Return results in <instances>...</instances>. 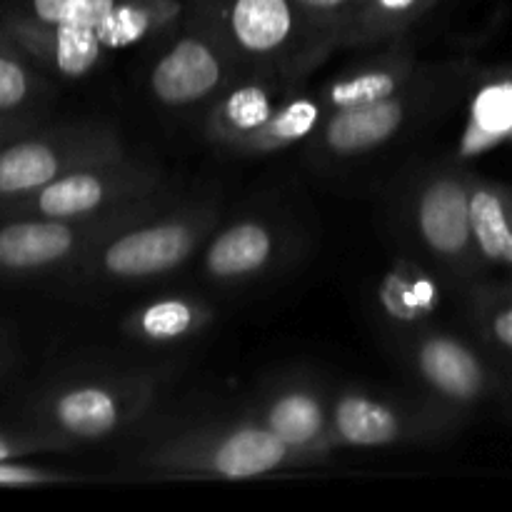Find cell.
<instances>
[{"label":"cell","mask_w":512,"mask_h":512,"mask_svg":"<svg viewBox=\"0 0 512 512\" xmlns=\"http://www.w3.org/2000/svg\"><path fill=\"white\" fill-rule=\"evenodd\" d=\"M185 0H120L93 33L108 53L170 33L185 18Z\"/></svg>","instance_id":"44dd1931"},{"label":"cell","mask_w":512,"mask_h":512,"mask_svg":"<svg viewBox=\"0 0 512 512\" xmlns=\"http://www.w3.org/2000/svg\"><path fill=\"white\" fill-rule=\"evenodd\" d=\"M73 480H75V475L65 473V470L28 465V463H23V458L0 460V485H8V488L58 485V483H73Z\"/></svg>","instance_id":"f1b7e54d"},{"label":"cell","mask_w":512,"mask_h":512,"mask_svg":"<svg viewBox=\"0 0 512 512\" xmlns=\"http://www.w3.org/2000/svg\"><path fill=\"white\" fill-rule=\"evenodd\" d=\"M215 318L208 300L198 295H160L135 305L120 323L125 338L148 345H175L203 333Z\"/></svg>","instance_id":"d6986e66"},{"label":"cell","mask_w":512,"mask_h":512,"mask_svg":"<svg viewBox=\"0 0 512 512\" xmlns=\"http://www.w3.org/2000/svg\"><path fill=\"white\" fill-rule=\"evenodd\" d=\"M473 175L468 163L453 158L425 168L408 190V225L423 260L463 290L483 280L485 270L470 213Z\"/></svg>","instance_id":"277c9868"},{"label":"cell","mask_w":512,"mask_h":512,"mask_svg":"<svg viewBox=\"0 0 512 512\" xmlns=\"http://www.w3.org/2000/svg\"><path fill=\"white\" fill-rule=\"evenodd\" d=\"M225 40L245 73L300 83L330 50L310 33L293 0H185Z\"/></svg>","instance_id":"3957f363"},{"label":"cell","mask_w":512,"mask_h":512,"mask_svg":"<svg viewBox=\"0 0 512 512\" xmlns=\"http://www.w3.org/2000/svg\"><path fill=\"white\" fill-rule=\"evenodd\" d=\"M328 108L320 100L318 90L313 93H303V90H295L283 105L273 113V118L265 125H260L255 133H250L248 138L240 140L230 153L238 155H268V153H280V150H288L298 143H308L315 133L320 130V125L328 118Z\"/></svg>","instance_id":"7402d4cb"},{"label":"cell","mask_w":512,"mask_h":512,"mask_svg":"<svg viewBox=\"0 0 512 512\" xmlns=\"http://www.w3.org/2000/svg\"><path fill=\"white\" fill-rule=\"evenodd\" d=\"M468 315L490 358L512 365V278L500 283L478 280L465 290Z\"/></svg>","instance_id":"d4e9b609"},{"label":"cell","mask_w":512,"mask_h":512,"mask_svg":"<svg viewBox=\"0 0 512 512\" xmlns=\"http://www.w3.org/2000/svg\"><path fill=\"white\" fill-rule=\"evenodd\" d=\"M75 448L68 440L50 435L40 428H25V430H10L0 428V460H18L30 458V455L43 453H60V450Z\"/></svg>","instance_id":"83f0119b"},{"label":"cell","mask_w":512,"mask_h":512,"mask_svg":"<svg viewBox=\"0 0 512 512\" xmlns=\"http://www.w3.org/2000/svg\"><path fill=\"white\" fill-rule=\"evenodd\" d=\"M218 223L220 208L213 200L160 205L100 240L70 278L105 285L165 278L200 253Z\"/></svg>","instance_id":"7a4b0ae2"},{"label":"cell","mask_w":512,"mask_h":512,"mask_svg":"<svg viewBox=\"0 0 512 512\" xmlns=\"http://www.w3.org/2000/svg\"><path fill=\"white\" fill-rule=\"evenodd\" d=\"M120 0H0V25L93 30Z\"/></svg>","instance_id":"603a6c76"},{"label":"cell","mask_w":512,"mask_h":512,"mask_svg":"<svg viewBox=\"0 0 512 512\" xmlns=\"http://www.w3.org/2000/svg\"><path fill=\"white\" fill-rule=\"evenodd\" d=\"M460 425L463 415L428 398L410 403L363 388H343L330 395V445L335 453L433 443L458 433Z\"/></svg>","instance_id":"ba28073f"},{"label":"cell","mask_w":512,"mask_h":512,"mask_svg":"<svg viewBox=\"0 0 512 512\" xmlns=\"http://www.w3.org/2000/svg\"><path fill=\"white\" fill-rule=\"evenodd\" d=\"M400 355L423 398L465 415L500 393V375L490 355L453 330L435 323L400 330Z\"/></svg>","instance_id":"8fae6325"},{"label":"cell","mask_w":512,"mask_h":512,"mask_svg":"<svg viewBox=\"0 0 512 512\" xmlns=\"http://www.w3.org/2000/svg\"><path fill=\"white\" fill-rule=\"evenodd\" d=\"M0 38H8V33L3 30V25H0Z\"/></svg>","instance_id":"1f68e13d"},{"label":"cell","mask_w":512,"mask_h":512,"mask_svg":"<svg viewBox=\"0 0 512 512\" xmlns=\"http://www.w3.org/2000/svg\"><path fill=\"white\" fill-rule=\"evenodd\" d=\"M38 70L10 35L0 38V113L40 115L38 108L48 98L50 85Z\"/></svg>","instance_id":"484cf974"},{"label":"cell","mask_w":512,"mask_h":512,"mask_svg":"<svg viewBox=\"0 0 512 512\" xmlns=\"http://www.w3.org/2000/svg\"><path fill=\"white\" fill-rule=\"evenodd\" d=\"M130 155L105 123H65L30 130L0 148V208L90 163Z\"/></svg>","instance_id":"30bf717a"},{"label":"cell","mask_w":512,"mask_h":512,"mask_svg":"<svg viewBox=\"0 0 512 512\" xmlns=\"http://www.w3.org/2000/svg\"><path fill=\"white\" fill-rule=\"evenodd\" d=\"M425 68L403 90L375 103L330 113L318 133L308 140L310 150L325 160H350L380 150L408 130L430 108L435 88Z\"/></svg>","instance_id":"7c38bea8"},{"label":"cell","mask_w":512,"mask_h":512,"mask_svg":"<svg viewBox=\"0 0 512 512\" xmlns=\"http://www.w3.org/2000/svg\"><path fill=\"white\" fill-rule=\"evenodd\" d=\"M138 465L165 480H255L318 460L290 450L250 415L165 435L140 450Z\"/></svg>","instance_id":"6da1fadb"},{"label":"cell","mask_w":512,"mask_h":512,"mask_svg":"<svg viewBox=\"0 0 512 512\" xmlns=\"http://www.w3.org/2000/svg\"><path fill=\"white\" fill-rule=\"evenodd\" d=\"M512 143V65L483 70L465 108V125L455 158L470 163Z\"/></svg>","instance_id":"ac0fdd59"},{"label":"cell","mask_w":512,"mask_h":512,"mask_svg":"<svg viewBox=\"0 0 512 512\" xmlns=\"http://www.w3.org/2000/svg\"><path fill=\"white\" fill-rule=\"evenodd\" d=\"M330 395L310 380H283L255 403L253 418L290 450L323 463L330 445Z\"/></svg>","instance_id":"4fadbf2b"},{"label":"cell","mask_w":512,"mask_h":512,"mask_svg":"<svg viewBox=\"0 0 512 512\" xmlns=\"http://www.w3.org/2000/svg\"><path fill=\"white\" fill-rule=\"evenodd\" d=\"M243 75L225 40L195 10L170 30V40L148 73L155 103L173 113L210 108L233 80Z\"/></svg>","instance_id":"9c48e42d"},{"label":"cell","mask_w":512,"mask_h":512,"mask_svg":"<svg viewBox=\"0 0 512 512\" xmlns=\"http://www.w3.org/2000/svg\"><path fill=\"white\" fill-rule=\"evenodd\" d=\"M165 190L163 170L125 158L90 163L0 208V218H90L128 208Z\"/></svg>","instance_id":"52a82bcc"},{"label":"cell","mask_w":512,"mask_h":512,"mask_svg":"<svg viewBox=\"0 0 512 512\" xmlns=\"http://www.w3.org/2000/svg\"><path fill=\"white\" fill-rule=\"evenodd\" d=\"M438 3L440 0H363L343 48H370L403 38Z\"/></svg>","instance_id":"cb8c5ba5"},{"label":"cell","mask_w":512,"mask_h":512,"mask_svg":"<svg viewBox=\"0 0 512 512\" xmlns=\"http://www.w3.org/2000/svg\"><path fill=\"white\" fill-rule=\"evenodd\" d=\"M450 280L425 260L395 258L380 278L375 303L395 330H413L435 323L448 295Z\"/></svg>","instance_id":"e0dca14e"},{"label":"cell","mask_w":512,"mask_h":512,"mask_svg":"<svg viewBox=\"0 0 512 512\" xmlns=\"http://www.w3.org/2000/svg\"><path fill=\"white\" fill-rule=\"evenodd\" d=\"M285 235L263 215H243L215 228L200 248V270L210 283L238 285L270 273L283 255Z\"/></svg>","instance_id":"5bb4252c"},{"label":"cell","mask_w":512,"mask_h":512,"mask_svg":"<svg viewBox=\"0 0 512 512\" xmlns=\"http://www.w3.org/2000/svg\"><path fill=\"white\" fill-rule=\"evenodd\" d=\"M475 248L485 270L495 268L512 278V188L473 175L470 188Z\"/></svg>","instance_id":"ffe728a7"},{"label":"cell","mask_w":512,"mask_h":512,"mask_svg":"<svg viewBox=\"0 0 512 512\" xmlns=\"http://www.w3.org/2000/svg\"><path fill=\"white\" fill-rule=\"evenodd\" d=\"M295 90L298 83L280 75H240L205 110V138L218 148L233 150L240 140L268 123Z\"/></svg>","instance_id":"9a60e30c"},{"label":"cell","mask_w":512,"mask_h":512,"mask_svg":"<svg viewBox=\"0 0 512 512\" xmlns=\"http://www.w3.org/2000/svg\"><path fill=\"white\" fill-rule=\"evenodd\" d=\"M308 23L310 33L330 50H343L350 25L358 18L363 0H293Z\"/></svg>","instance_id":"4316f807"},{"label":"cell","mask_w":512,"mask_h":512,"mask_svg":"<svg viewBox=\"0 0 512 512\" xmlns=\"http://www.w3.org/2000/svg\"><path fill=\"white\" fill-rule=\"evenodd\" d=\"M158 373H120L70 380L50 388L33 405V428L68 440L90 443L118 435L143 418L158 398Z\"/></svg>","instance_id":"8992f818"},{"label":"cell","mask_w":512,"mask_h":512,"mask_svg":"<svg viewBox=\"0 0 512 512\" xmlns=\"http://www.w3.org/2000/svg\"><path fill=\"white\" fill-rule=\"evenodd\" d=\"M13 363H15V350L13 345H10L8 333L0 328V375L8 373V370L13 368Z\"/></svg>","instance_id":"4dcf8cb0"},{"label":"cell","mask_w":512,"mask_h":512,"mask_svg":"<svg viewBox=\"0 0 512 512\" xmlns=\"http://www.w3.org/2000/svg\"><path fill=\"white\" fill-rule=\"evenodd\" d=\"M160 205L165 193L90 218H0V280L70 275L100 240Z\"/></svg>","instance_id":"5b68a950"},{"label":"cell","mask_w":512,"mask_h":512,"mask_svg":"<svg viewBox=\"0 0 512 512\" xmlns=\"http://www.w3.org/2000/svg\"><path fill=\"white\" fill-rule=\"evenodd\" d=\"M40 123V115H5L0 113V148L8 143H13L20 135L35 130V125Z\"/></svg>","instance_id":"f546056e"},{"label":"cell","mask_w":512,"mask_h":512,"mask_svg":"<svg viewBox=\"0 0 512 512\" xmlns=\"http://www.w3.org/2000/svg\"><path fill=\"white\" fill-rule=\"evenodd\" d=\"M420 70L423 65L415 58L408 35H403V38L385 43L383 53L368 55V58L340 70L328 83L320 85L318 95L328 113H338L343 108L375 103V100L398 93L410 80H415Z\"/></svg>","instance_id":"2e32d148"}]
</instances>
